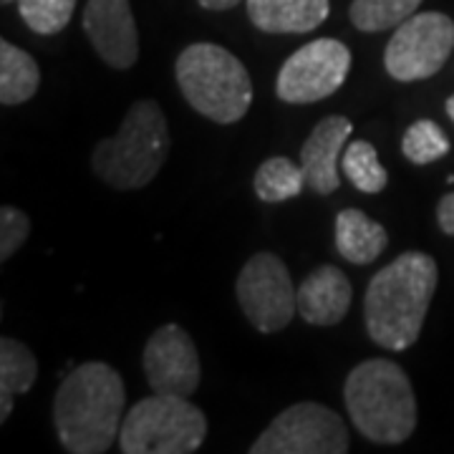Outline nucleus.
<instances>
[{"label":"nucleus","mask_w":454,"mask_h":454,"mask_svg":"<svg viewBox=\"0 0 454 454\" xmlns=\"http://www.w3.org/2000/svg\"><path fill=\"white\" fill-rule=\"evenodd\" d=\"M127 406L124 379L104 361H89L68 373L56 391L53 422L66 452L101 454L121 432Z\"/></svg>","instance_id":"f257e3e1"},{"label":"nucleus","mask_w":454,"mask_h":454,"mask_svg":"<svg viewBox=\"0 0 454 454\" xmlns=\"http://www.w3.org/2000/svg\"><path fill=\"white\" fill-rule=\"evenodd\" d=\"M437 280V260L419 250H409L381 268L364 298L366 331L373 343L389 351H404L417 343Z\"/></svg>","instance_id":"f03ea898"},{"label":"nucleus","mask_w":454,"mask_h":454,"mask_svg":"<svg viewBox=\"0 0 454 454\" xmlns=\"http://www.w3.org/2000/svg\"><path fill=\"white\" fill-rule=\"evenodd\" d=\"M343 399L358 432L376 444H402L417 427V399L406 372L387 358H369L348 373Z\"/></svg>","instance_id":"7ed1b4c3"},{"label":"nucleus","mask_w":454,"mask_h":454,"mask_svg":"<svg viewBox=\"0 0 454 454\" xmlns=\"http://www.w3.org/2000/svg\"><path fill=\"white\" fill-rule=\"evenodd\" d=\"M169 127L157 101L142 98L131 104L121 129L98 142L91 167L114 190H142L169 157Z\"/></svg>","instance_id":"20e7f679"},{"label":"nucleus","mask_w":454,"mask_h":454,"mask_svg":"<svg viewBox=\"0 0 454 454\" xmlns=\"http://www.w3.org/2000/svg\"><path fill=\"white\" fill-rule=\"evenodd\" d=\"M175 74L187 104L217 124H235L250 109V74L238 56L217 43L187 46L179 53Z\"/></svg>","instance_id":"39448f33"},{"label":"nucleus","mask_w":454,"mask_h":454,"mask_svg":"<svg viewBox=\"0 0 454 454\" xmlns=\"http://www.w3.org/2000/svg\"><path fill=\"white\" fill-rule=\"evenodd\" d=\"M207 437V419L187 396L154 394L139 399L121 422L124 454H190Z\"/></svg>","instance_id":"423d86ee"},{"label":"nucleus","mask_w":454,"mask_h":454,"mask_svg":"<svg viewBox=\"0 0 454 454\" xmlns=\"http://www.w3.org/2000/svg\"><path fill=\"white\" fill-rule=\"evenodd\" d=\"M348 429L333 409L301 402L280 411L250 447L253 454H346Z\"/></svg>","instance_id":"0eeeda50"},{"label":"nucleus","mask_w":454,"mask_h":454,"mask_svg":"<svg viewBox=\"0 0 454 454\" xmlns=\"http://www.w3.org/2000/svg\"><path fill=\"white\" fill-rule=\"evenodd\" d=\"M454 51V20L444 13H414L391 35L384 66L394 82L432 79Z\"/></svg>","instance_id":"6e6552de"},{"label":"nucleus","mask_w":454,"mask_h":454,"mask_svg":"<svg viewBox=\"0 0 454 454\" xmlns=\"http://www.w3.org/2000/svg\"><path fill=\"white\" fill-rule=\"evenodd\" d=\"M235 293L245 318L260 333H278L298 310V291L293 288L286 262L273 253H258L245 262Z\"/></svg>","instance_id":"1a4fd4ad"},{"label":"nucleus","mask_w":454,"mask_h":454,"mask_svg":"<svg viewBox=\"0 0 454 454\" xmlns=\"http://www.w3.org/2000/svg\"><path fill=\"white\" fill-rule=\"evenodd\" d=\"M351 68V51L333 38L310 41L283 64L276 91L288 104H313L336 94Z\"/></svg>","instance_id":"9d476101"},{"label":"nucleus","mask_w":454,"mask_h":454,"mask_svg":"<svg viewBox=\"0 0 454 454\" xmlns=\"http://www.w3.org/2000/svg\"><path fill=\"white\" fill-rule=\"evenodd\" d=\"M145 373L154 394L192 396L200 387V356L190 333L167 324L152 333L145 346Z\"/></svg>","instance_id":"9b49d317"},{"label":"nucleus","mask_w":454,"mask_h":454,"mask_svg":"<svg viewBox=\"0 0 454 454\" xmlns=\"http://www.w3.org/2000/svg\"><path fill=\"white\" fill-rule=\"evenodd\" d=\"M83 31L104 64L131 68L139 59V33L129 0H89L83 8Z\"/></svg>","instance_id":"f8f14e48"},{"label":"nucleus","mask_w":454,"mask_h":454,"mask_svg":"<svg viewBox=\"0 0 454 454\" xmlns=\"http://www.w3.org/2000/svg\"><path fill=\"white\" fill-rule=\"evenodd\" d=\"M354 124L346 116H325L309 134L306 145L301 149V167L306 182L313 192L318 195H333L339 190L340 175L339 164L343 146L351 137Z\"/></svg>","instance_id":"ddd939ff"},{"label":"nucleus","mask_w":454,"mask_h":454,"mask_svg":"<svg viewBox=\"0 0 454 454\" xmlns=\"http://www.w3.org/2000/svg\"><path fill=\"white\" fill-rule=\"evenodd\" d=\"M351 309V283L336 265H321L298 288V313L310 325H336Z\"/></svg>","instance_id":"4468645a"},{"label":"nucleus","mask_w":454,"mask_h":454,"mask_svg":"<svg viewBox=\"0 0 454 454\" xmlns=\"http://www.w3.org/2000/svg\"><path fill=\"white\" fill-rule=\"evenodd\" d=\"M253 26L265 33H310L328 18V0H245Z\"/></svg>","instance_id":"2eb2a0df"},{"label":"nucleus","mask_w":454,"mask_h":454,"mask_svg":"<svg viewBox=\"0 0 454 454\" xmlns=\"http://www.w3.org/2000/svg\"><path fill=\"white\" fill-rule=\"evenodd\" d=\"M389 245V235L381 223L372 220L366 212L340 210L336 217V247L343 258L356 265H369Z\"/></svg>","instance_id":"dca6fc26"},{"label":"nucleus","mask_w":454,"mask_h":454,"mask_svg":"<svg viewBox=\"0 0 454 454\" xmlns=\"http://www.w3.org/2000/svg\"><path fill=\"white\" fill-rule=\"evenodd\" d=\"M38 376V361L26 343L0 340V422H8L18 394L28 391Z\"/></svg>","instance_id":"f3484780"},{"label":"nucleus","mask_w":454,"mask_h":454,"mask_svg":"<svg viewBox=\"0 0 454 454\" xmlns=\"http://www.w3.org/2000/svg\"><path fill=\"white\" fill-rule=\"evenodd\" d=\"M41 71L31 53L0 41V101L5 106L23 104L38 91Z\"/></svg>","instance_id":"a211bd4d"},{"label":"nucleus","mask_w":454,"mask_h":454,"mask_svg":"<svg viewBox=\"0 0 454 454\" xmlns=\"http://www.w3.org/2000/svg\"><path fill=\"white\" fill-rule=\"evenodd\" d=\"M306 175H303V167L295 164L288 157H270L260 164L255 179H253V187H255V195L262 202H286L293 200L303 192L306 187Z\"/></svg>","instance_id":"6ab92c4d"},{"label":"nucleus","mask_w":454,"mask_h":454,"mask_svg":"<svg viewBox=\"0 0 454 454\" xmlns=\"http://www.w3.org/2000/svg\"><path fill=\"white\" fill-rule=\"evenodd\" d=\"M422 3L424 0H354L348 18L364 33L389 31L414 16Z\"/></svg>","instance_id":"aec40b11"},{"label":"nucleus","mask_w":454,"mask_h":454,"mask_svg":"<svg viewBox=\"0 0 454 454\" xmlns=\"http://www.w3.org/2000/svg\"><path fill=\"white\" fill-rule=\"evenodd\" d=\"M340 169L348 177V182L366 192V195H376L387 187L389 175L379 162V154L369 142H351L346 146L343 157H340Z\"/></svg>","instance_id":"412c9836"},{"label":"nucleus","mask_w":454,"mask_h":454,"mask_svg":"<svg viewBox=\"0 0 454 454\" xmlns=\"http://www.w3.org/2000/svg\"><path fill=\"white\" fill-rule=\"evenodd\" d=\"M402 152L411 164H429L450 152V139L437 121L419 119L404 131Z\"/></svg>","instance_id":"4be33fe9"},{"label":"nucleus","mask_w":454,"mask_h":454,"mask_svg":"<svg viewBox=\"0 0 454 454\" xmlns=\"http://www.w3.org/2000/svg\"><path fill=\"white\" fill-rule=\"evenodd\" d=\"M16 3L26 26L41 35L64 31L76 8V0H16Z\"/></svg>","instance_id":"5701e85b"},{"label":"nucleus","mask_w":454,"mask_h":454,"mask_svg":"<svg viewBox=\"0 0 454 454\" xmlns=\"http://www.w3.org/2000/svg\"><path fill=\"white\" fill-rule=\"evenodd\" d=\"M28 235H31L28 215L5 205L0 210V260H11V255H16V250L26 243Z\"/></svg>","instance_id":"b1692460"},{"label":"nucleus","mask_w":454,"mask_h":454,"mask_svg":"<svg viewBox=\"0 0 454 454\" xmlns=\"http://www.w3.org/2000/svg\"><path fill=\"white\" fill-rule=\"evenodd\" d=\"M437 223L439 227H442V232H447V235H452L454 238V192L439 200Z\"/></svg>","instance_id":"393cba45"},{"label":"nucleus","mask_w":454,"mask_h":454,"mask_svg":"<svg viewBox=\"0 0 454 454\" xmlns=\"http://www.w3.org/2000/svg\"><path fill=\"white\" fill-rule=\"evenodd\" d=\"M240 0H200V5L202 8H207V11H230V8H235Z\"/></svg>","instance_id":"a878e982"},{"label":"nucleus","mask_w":454,"mask_h":454,"mask_svg":"<svg viewBox=\"0 0 454 454\" xmlns=\"http://www.w3.org/2000/svg\"><path fill=\"white\" fill-rule=\"evenodd\" d=\"M447 114H450V119L454 121V97L447 98Z\"/></svg>","instance_id":"bb28decb"},{"label":"nucleus","mask_w":454,"mask_h":454,"mask_svg":"<svg viewBox=\"0 0 454 454\" xmlns=\"http://www.w3.org/2000/svg\"><path fill=\"white\" fill-rule=\"evenodd\" d=\"M0 3H3V5H8V3H13V0H0Z\"/></svg>","instance_id":"cd10ccee"}]
</instances>
